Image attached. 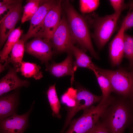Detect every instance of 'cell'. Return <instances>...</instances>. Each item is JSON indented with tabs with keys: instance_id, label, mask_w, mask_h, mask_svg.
Listing matches in <instances>:
<instances>
[{
	"instance_id": "1",
	"label": "cell",
	"mask_w": 133,
	"mask_h": 133,
	"mask_svg": "<svg viewBox=\"0 0 133 133\" xmlns=\"http://www.w3.org/2000/svg\"><path fill=\"white\" fill-rule=\"evenodd\" d=\"M133 104L132 98H115L100 117L109 133H123L132 123Z\"/></svg>"
},
{
	"instance_id": "2",
	"label": "cell",
	"mask_w": 133,
	"mask_h": 133,
	"mask_svg": "<svg viewBox=\"0 0 133 133\" xmlns=\"http://www.w3.org/2000/svg\"><path fill=\"white\" fill-rule=\"evenodd\" d=\"M64 8L72 33L82 50L88 51L95 58H99L93 47L89 26L85 17L79 14L68 1L64 2Z\"/></svg>"
},
{
	"instance_id": "3",
	"label": "cell",
	"mask_w": 133,
	"mask_h": 133,
	"mask_svg": "<svg viewBox=\"0 0 133 133\" xmlns=\"http://www.w3.org/2000/svg\"><path fill=\"white\" fill-rule=\"evenodd\" d=\"M122 11L103 17L92 14L85 17L89 26L93 29V32L91 36L99 49H102L109 41L115 30Z\"/></svg>"
},
{
	"instance_id": "4",
	"label": "cell",
	"mask_w": 133,
	"mask_h": 133,
	"mask_svg": "<svg viewBox=\"0 0 133 133\" xmlns=\"http://www.w3.org/2000/svg\"><path fill=\"white\" fill-rule=\"evenodd\" d=\"M115 98L111 96L105 101H100L96 106H92L83 110V115L71 122L69 128L65 133H88L113 103Z\"/></svg>"
},
{
	"instance_id": "5",
	"label": "cell",
	"mask_w": 133,
	"mask_h": 133,
	"mask_svg": "<svg viewBox=\"0 0 133 133\" xmlns=\"http://www.w3.org/2000/svg\"><path fill=\"white\" fill-rule=\"evenodd\" d=\"M97 70L109 80L113 92L128 98H133V75L132 72L122 69L115 70L103 69Z\"/></svg>"
},
{
	"instance_id": "6",
	"label": "cell",
	"mask_w": 133,
	"mask_h": 133,
	"mask_svg": "<svg viewBox=\"0 0 133 133\" xmlns=\"http://www.w3.org/2000/svg\"><path fill=\"white\" fill-rule=\"evenodd\" d=\"M52 47L59 52L71 53V48L77 42L73 35L67 19L61 17L59 25L50 40Z\"/></svg>"
},
{
	"instance_id": "7",
	"label": "cell",
	"mask_w": 133,
	"mask_h": 133,
	"mask_svg": "<svg viewBox=\"0 0 133 133\" xmlns=\"http://www.w3.org/2000/svg\"><path fill=\"white\" fill-rule=\"evenodd\" d=\"M62 0H57L46 14L39 32L35 37L50 41L61 18Z\"/></svg>"
},
{
	"instance_id": "8",
	"label": "cell",
	"mask_w": 133,
	"mask_h": 133,
	"mask_svg": "<svg viewBox=\"0 0 133 133\" xmlns=\"http://www.w3.org/2000/svg\"><path fill=\"white\" fill-rule=\"evenodd\" d=\"M102 99V96L95 95L84 88H79L77 91L76 105L68 112L64 125L60 133L64 132L70 123L72 118L77 112L90 108L94 104L100 102Z\"/></svg>"
},
{
	"instance_id": "9",
	"label": "cell",
	"mask_w": 133,
	"mask_h": 133,
	"mask_svg": "<svg viewBox=\"0 0 133 133\" xmlns=\"http://www.w3.org/2000/svg\"><path fill=\"white\" fill-rule=\"evenodd\" d=\"M25 51L39 59L42 63L48 64L52 58L53 52L50 41L35 37L25 44Z\"/></svg>"
},
{
	"instance_id": "10",
	"label": "cell",
	"mask_w": 133,
	"mask_h": 133,
	"mask_svg": "<svg viewBox=\"0 0 133 133\" xmlns=\"http://www.w3.org/2000/svg\"><path fill=\"white\" fill-rule=\"evenodd\" d=\"M33 103L27 112L21 115L16 114L0 120V133H24L28 126V118Z\"/></svg>"
},
{
	"instance_id": "11",
	"label": "cell",
	"mask_w": 133,
	"mask_h": 133,
	"mask_svg": "<svg viewBox=\"0 0 133 133\" xmlns=\"http://www.w3.org/2000/svg\"><path fill=\"white\" fill-rule=\"evenodd\" d=\"M22 10L21 1L15 4L8 12L0 25V48L1 47L10 33L15 29Z\"/></svg>"
},
{
	"instance_id": "12",
	"label": "cell",
	"mask_w": 133,
	"mask_h": 133,
	"mask_svg": "<svg viewBox=\"0 0 133 133\" xmlns=\"http://www.w3.org/2000/svg\"><path fill=\"white\" fill-rule=\"evenodd\" d=\"M56 1L46 0L33 16L30 20V26L27 32L22 38L25 42L31 38L36 36L46 14Z\"/></svg>"
},
{
	"instance_id": "13",
	"label": "cell",
	"mask_w": 133,
	"mask_h": 133,
	"mask_svg": "<svg viewBox=\"0 0 133 133\" xmlns=\"http://www.w3.org/2000/svg\"><path fill=\"white\" fill-rule=\"evenodd\" d=\"M17 72L15 68H10L6 74L0 80V96L19 87L29 86V82L19 78Z\"/></svg>"
},
{
	"instance_id": "14",
	"label": "cell",
	"mask_w": 133,
	"mask_h": 133,
	"mask_svg": "<svg viewBox=\"0 0 133 133\" xmlns=\"http://www.w3.org/2000/svg\"><path fill=\"white\" fill-rule=\"evenodd\" d=\"M125 31L124 25L122 23L119 30L110 44L109 56L113 66L120 64L124 55L123 35Z\"/></svg>"
},
{
	"instance_id": "15",
	"label": "cell",
	"mask_w": 133,
	"mask_h": 133,
	"mask_svg": "<svg viewBox=\"0 0 133 133\" xmlns=\"http://www.w3.org/2000/svg\"><path fill=\"white\" fill-rule=\"evenodd\" d=\"M68 53L66 58L60 63H53L50 65L46 64V70L56 77H59L67 75L71 76L72 85L74 80L75 71L73 69L72 54L71 53Z\"/></svg>"
},
{
	"instance_id": "16",
	"label": "cell",
	"mask_w": 133,
	"mask_h": 133,
	"mask_svg": "<svg viewBox=\"0 0 133 133\" xmlns=\"http://www.w3.org/2000/svg\"><path fill=\"white\" fill-rule=\"evenodd\" d=\"M19 103L17 92L0 96V120L16 114Z\"/></svg>"
},
{
	"instance_id": "17",
	"label": "cell",
	"mask_w": 133,
	"mask_h": 133,
	"mask_svg": "<svg viewBox=\"0 0 133 133\" xmlns=\"http://www.w3.org/2000/svg\"><path fill=\"white\" fill-rule=\"evenodd\" d=\"M71 53L74 55L76 59L75 61L73 63L75 71L78 67L87 68L93 71L97 69L98 67L93 63L91 58L82 50L73 45L71 48Z\"/></svg>"
},
{
	"instance_id": "18",
	"label": "cell",
	"mask_w": 133,
	"mask_h": 133,
	"mask_svg": "<svg viewBox=\"0 0 133 133\" xmlns=\"http://www.w3.org/2000/svg\"><path fill=\"white\" fill-rule=\"evenodd\" d=\"M23 31L20 27L15 29L9 35L2 49L0 52V61H5L13 47L20 39Z\"/></svg>"
},
{
	"instance_id": "19",
	"label": "cell",
	"mask_w": 133,
	"mask_h": 133,
	"mask_svg": "<svg viewBox=\"0 0 133 133\" xmlns=\"http://www.w3.org/2000/svg\"><path fill=\"white\" fill-rule=\"evenodd\" d=\"M40 69L41 67L36 64L22 61L17 72H20L21 74L25 77L33 78L38 80L43 77Z\"/></svg>"
},
{
	"instance_id": "20",
	"label": "cell",
	"mask_w": 133,
	"mask_h": 133,
	"mask_svg": "<svg viewBox=\"0 0 133 133\" xmlns=\"http://www.w3.org/2000/svg\"><path fill=\"white\" fill-rule=\"evenodd\" d=\"M25 42L22 39H20L12 49L10 57H9L10 62L14 65L17 70L23 61Z\"/></svg>"
},
{
	"instance_id": "21",
	"label": "cell",
	"mask_w": 133,
	"mask_h": 133,
	"mask_svg": "<svg viewBox=\"0 0 133 133\" xmlns=\"http://www.w3.org/2000/svg\"><path fill=\"white\" fill-rule=\"evenodd\" d=\"M46 0H29L24 7V10L21 22L22 23L30 20L37 11L40 6Z\"/></svg>"
},
{
	"instance_id": "22",
	"label": "cell",
	"mask_w": 133,
	"mask_h": 133,
	"mask_svg": "<svg viewBox=\"0 0 133 133\" xmlns=\"http://www.w3.org/2000/svg\"><path fill=\"white\" fill-rule=\"evenodd\" d=\"M55 85V84L50 86L47 94L52 111L53 116L60 118L61 116L59 112L61 106L57 95Z\"/></svg>"
},
{
	"instance_id": "23",
	"label": "cell",
	"mask_w": 133,
	"mask_h": 133,
	"mask_svg": "<svg viewBox=\"0 0 133 133\" xmlns=\"http://www.w3.org/2000/svg\"><path fill=\"white\" fill-rule=\"evenodd\" d=\"M93 72L102 91V99L101 101L103 102L111 96V94L113 92L111 84L107 78L97 69Z\"/></svg>"
},
{
	"instance_id": "24",
	"label": "cell",
	"mask_w": 133,
	"mask_h": 133,
	"mask_svg": "<svg viewBox=\"0 0 133 133\" xmlns=\"http://www.w3.org/2000/svg\"><path fill=\"white\" fill-rule=\"evenodd\" d=\"M123 50L125 57L129 60L132 67L133 63V37L124 33L123 35Z\"/></svg>"
},
{
	"instance_id": "25",
	"label": "cell",
	"mask_w": 133,
	"mask_h": 133,
	"mask_svg": "<svg viewBox=\"0 0 133 133\" xmlns=\"http://www.w3.org/2000/svg\"><path fill=\"white\" fill-rule=\"evenodd\" d=\"M77 90L72 87L69 88L61 97L62 102L67 106L73 108L76 105Z\"/></svg>"
},
{
	"instance_id": "26",
	"label": "cell",
	"mask_w": 133,
	"mask_h": 133,
	"mask_svg": "<svg viewBox=\"0 0 133 133\" xmlns=\"http://www.w3.org/2000/svg\"><path fill=\"white\" fill-rule=\"evenodd\" d=\"M80 9L83 13H91L95 10L100 4L98 0H80L79 1Z\"/></svg>"
},
{
	"instance_id": "27",
	"label": "cell",
	"mask_w": 133,
	"mask_h": 133,
	"mask_svg": "<svg viewBox=\"0 0 133 133\" xmlns=\"http://www.w3.org/2000/svg\"><path fill=\"white\" fill-rule=\"evenodd\" d=\"M109 1L115 13L123 11L129 6L130 4H125L123 0H110Z\"/></svg>"
},
{
	"instance_id": "28",
	"label": "cell",
	"mask_w": 133,
	"mask_h": 133,
	"mask_svg": "<svg viewBox=\"0 0 133 133\" xmlns=\"http://www.w3.org/2000/svg\"><path fill=\"white\" fill-rule=\"evenodd\" d=\"M88 133H109L105 125L99 120Z\"/></svg>"
},
{
	"instance_id": "29",
	"label": "cell",
	"mask_w": 133,
	"mask_h": 133,
	"mask_svg": "<svg viewBox=\"0 0 133 133\" xmlns=\"http://www.w3.org/2000/svg\"><path fill=\"white\" fill-rule=\"evenodd\" d=\"M122 23L124 25L125 31L130 29L133 27V11L131 12L130 10L124 18Z\"/></svg>"
},
{
	"instance_id": "30",
	"label": "cell",
	"mask_w": 133,
	"mask_h": 133,
	"mask_svg": "<svg viewBox=\"0 0 133 133\" xmlns=\"http://www.w3.org/2000/svg\"><path fill=\"white\" fill-rule=\"evenodd\" d=\"M16 3L5 5L0 7V25L7 16L9 10Z\"/></svg>"
},
{
	"instance_id": "31",
	"label": "cell",
	"mask_w": 133,
	"mask_h": 133,
	"mask_svg": "<svg viewBox=\"0 0 133 133\" xmlns=\"http://www.w3.org/2000/svg\"><path fill=\"white\" fill-rule=\"evenodd\" d=\"M19 1L9 0H0V7L5 5L15 4L17 3Z\"/></svg>"
},
{
	"instance_id": "32",
	"label": "cell",
	"mask_w": 133,
	"mask_h": 133,
	"mask_svg": "<svg viewBox=\"0 0 133 133\" xmlns=\"http://www.w3.org/2000/svg\"><path fill=\"white\" fill-rule=\"evenodd\" d=\"M5 64L3 65L1 64L0 61V73L4 71L5 68L8 66L10 62L9 57H8L5 61Z\"/></svg>"
},
{
	"instance_id": "33",
	"label": "cell",
	"mask_w": 133,
	"mask_h": 133,
	"mask_svg": "<svg viewBox=\"0 0 133 133\" xmlns=\"http://www.w3.org/2000/svg\"></svg>"
}]
</instances>
